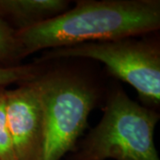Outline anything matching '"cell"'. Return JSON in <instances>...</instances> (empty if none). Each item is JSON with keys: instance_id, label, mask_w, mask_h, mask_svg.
<instances>
[{"instance_id": "obj_1", "label": "cell", "mask_w": 160, "mask_h": 160, "mask_svg": "<svg viewBox=\"0 0 160 160\" xmlns=\"http://www.w3.org/2000/svg\"><path fill=\"white\" fill-rule=\"evenodd\" d=\"M159 28V0H78L74 7L17 36L27 57L44 50L139 37Z\"/></svg>"}, {"instance_id": "obj_2", "label": "cell", "mask_w": 160, "mask_h": 160, "mask_svg": "<svg viewBox=\"0 0 160 160\" xmlns=\"http://www.w3.org/2000/svg\"><path fill=\"white\" fill-rule=\"evenodd\" d=\"M159 118L122 88L114 89L102 119L77 147L71 160H160L154 142Z\"/></svg>"}, {"instance_id": "obj_3", "label": "cell", "mask_w": 160, "mask_h": 160, "mask_svg": "<svg viewBox=\"0 0 160 160\" xmlns=\"http://www.w3.org/2000/svg\"><path fill=\"white\" fill-rule=\"evenodd\" d=\"M44 118V144L40 160H61L77 149L97 102L92 84L64 70L38 74L31 80Z\"/></svg>"}, {"instance_id": "obj_4", "label": "cell", "mask_w": 160, "mask_h": 160, "mask_svg": "<svg viewBox=\"0 0 160 160\" xmlns=\"http://www.w3.org/2000/svg\"><path fill=\"white\" fill-rule=\"evenodd\" d=\"M137 37L84 43L47 50L43 60L86 58L103 63L117 78L129 84L146 105L160 102V47Z\"/></svg>"}, {"instance_id": "obj_5", "label": "cell", "mask_w": 160, "mask_h": 160, "mask_svg": "<svg viewBox=\"0 0 160 160\" xmlns=\"http://www.w3.org/2000/svg\"><path fill=\"white\" fill-rule=\"evenodd\" d=\"M6 122L18 160H40L44 144V118L31 81L6 89Z\"/></svg>"}, {"instance_id": "obj_6", "label": "cell", "mask_w": 160, "mask_h": 160, "mask_svg": "<svg viewBox=\"0 0 160 160\" xmlns=\"http://www.w3.org/2000/svg\"><path fill=\"white\" fill-rule=\"evenodd\" d=\"M69 5L68 0H0V19L19 32L62 13Z\"/></svg>"}, {"instance_id": "obj_7", "label": "cell", "mask_w": 160, "mask_h": 160, "mask_svg": "<svg viewBox=\"0 0 160 160\" xmlns=\"http://www.w3.org/2000/svg\"><path fill=\"white\" fill-rule=\"evenodd\" d=\"M24 58L23 47L17 31L0 19V66L20 65V62Z\"/></svg>"}, {"instance_id": "obj_8", "label": "cell", "mask_w": 160, "mask_h": 160, "mask_svg": "<svg viewBox=\"0 0 160 160\" xmlns=\"http://www.w3.org/2000/svg\"><path fill=\"white\" fill-rule=\"evenodd\" d=\"M38 74V68L31 64H20L11 67L0 66V88H6L17 83L29 82Z\"/></svg>"}, {"instance_id": "obj_9", "label": "cell", "mask_w": 160, "mask_h": 160, "mask_svg": "<svg viewBox=\"0 0 160 160\" xmlns=\"http://www.w3.org/2000/svg\"><path fill=\"white\" fill-rule=\"evenodd\" d=\"M6 89L0 88V160H18L6 122Z\"/></svg>"}]
</instances>
